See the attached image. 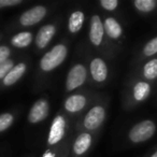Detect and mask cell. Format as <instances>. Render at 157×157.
I'll use <instances>...</instances> for the list:
<instances>
[{"mask_svg":"<svg viewBox=\"0 0 157 157\" xmlns=\"http://www.w3.org/2000/svg\"><path fill=\"white\" fill-rule=\"evenodd\" d=\"M150 157H157V151H155V152L154 153H153V154L152 155H151V156Z\"/></svg>","mask_w":157,"mask_h":157,"instance_id":"484cf974","label":"cell"},{"mask_svg":"<svg viewBox=\"0 0 157 157\" xmlns=\"http://www.w3.org/2000/svg\"><path fill=\"white\" fill-rule=\"evenodd\" d=\"M31 41H33V35L30 33H27V31L20 33L12 38V44L20 48L28 46L31 43Z\"/></svg>","mask_w":157,"mask_h":157,"instance_id":"ac0fdd59","label":"cell"},{"mask_svg":"<svg viewBox=\"0 0 157 157\" xmlns=\"http://www.w3.org/2000/svg\"><path fill=\"white\" fill-rule=\"evenodd\" d=\"M66 126H67V122H66L65 116L61 115V114L55 116L50 127V131H48V145H55L63 139L66 135Z\"/></svg>","mask_w":157,"mask_h":157,"instance_id":"5b68a950","label":"cell"},{"mask_svg":"<svg viewBox=\"0 0 157 157\" xmlns=\"http://www.w3.org/2000/svg\"><path fill=\"white\" fill-rule=\"evenodd\" d=\"M93 143V136L90 132H81L74 140L72 152L75 156H82L90 148Z\"/></svg>","mask_w":157,"mask_h":157,"instance_id":"8fae6325","label":"cell"},{"mask_svg":"<svg viewBox=\"0 0 157 157\" xmlns=\"http://www.w3.org/2000/svg\"><path fill=\"white\" fill-rule=\"evenodd\" d=\"M84 21H85V15L82 11L76 10L72 12L69 16L68 21V29L71 33H78L83 27Z\"/></svg>","mask_w":157,"mask_h":157,"instance_id":"5bb4252c","label":"cell"},{"mask_svg":"<svg viewBox=\"0 0 157 157\" xmlns=\"http://www.w3.org/2000/svg\"><path fill=\"white\" fill-rule=\"evenodd\" d=\"M142 74H143V78L148 81L157 78V58L151 59L144 65Z\"/></svg>","mask_w":157,"mask_h":157,"instance_id":"e0dca14e","label":"cell"},{"mask_svg":"<svg viewBox=\"0 0 157 157\" xmlns=\"http://www.w3.org/2000/svg\"><path fill=\"white\" fill-rule=\"evenodd\" d=\"M26 71V65L24 63H20L16 66H14L11 69V71L6 75V78H3V84L7 86H11L13 84H15L16 82L20 80L23 76V74Z\"/></svg>","mask_w":157,"mask_h":157,"instance_id":"9a60e30c","label":"cell"},{"mask_svg":"<svg viewBox=\"0 0 157 157\" xmlns=\"http://www.w3.org/2000/svg\"><path fill=\"white\" fill-rule=\"evenodd\" d=\"M10 56V50L7 46H0V63L8 60Z\"/></svg>","mask_w":157,"mask_h":157,"instance_id":"cb8c5ba5","label":"cell"},{"mask_svg":"<svg viewBox=\"0 0 157 157\" xmlns=\"http://www.w3.org/2000/svg\"><path fill=\"white\" fill-rule=\"evenodd\" d=\"M87 105V98L82 94H74L69 96L63 102V108L68 113L75 114L81 112Z\"/></svg>","mask_w":157,"mask_h":157,"instance_id":"30bf717a","label":"cell"},{"mask_svg":"<svg viewBox=\"0 0 157 157\" xmlns=\"http://www.w3.org/2000/svg\"><path fill=\"white\" fill-rule=\"evenodd\" d=\"M13 123V115L10 113H5L0 115V131L8 129Z\"/></svg>","mask_w":157,"mask_h":157,"instance_id":"44dd1931","label":"cell"},{"mask_svg":"<svg viewBox=\"0 0 157 157\" xmlns=\"http://www.w3.org/2000/svg\"><path fill=\"white\" fill-rule=\"evenodd\" d=\"M90 71L93 80L95 82H97V83L105 82L108 78V73H109L107 63H105V60L102 58H99V57H95L90 61Z\"/></svg>","mask_w":157,"mask_h":157,"instance_id":"9c48e42d","label":"cell"},{"mask_svg":"<svg viewBox=\"0 0 157 157\" xmlns=\"http://www.w3.org/2000/svg\"><path fill=\"white\" fill-rule=\"evenodd\" d=\"M135 8L141 13H150L157 7L156 0H136L133 1Z\"/></svg>","mask_w":157,"mask_h":157,"instance_id":"d6986e66","label":"cell"},{"mask_svg":"<svg viewBox=\"0 0 157 157\" xmlns=\"http://www.w3.org/2000/svg\"><path fill=\"white\" fill-rule=\"evenodd\" d=\"M46 13H48V10L45 7L37 6V7H33L24 12L20 18V23L23 26H33V25L41 22L45 17Z\"/></svg>","mask_w":157,"mask_h":157,"instance_id":"8992f818","label":"cell"},{"mask_svg":"<svg viewBox=\"0 0 157 157\" xmlns=\"http://www.w3.org/2000/svg\"><path fill=\"white\" fill-rule=\"evenodd\" d=\"M105 109L103 105H94L88 110L83 118V127L88 131L97 130L101 127L105 120Z\"/></svg>","mask_w":157,"mask_h":157,"instance_id":"277c9868","label":"cell"},{"mask_svg":"<svg viewBox=\"0 0 157 157\" xmlns=\"http://www.w3.org/2000/svg\"><path fill=\"white\" fill-rule=\"evenodd\" d=\"M87 78V69L82 63H75L69 70L66 78V90L72 92L85 83Z\"/></svg>","mask_w":157,"mask_h":157,"instance_id":"3957f363","label":"cell"},{"mask_svg":"<svg viewBox=\"0 0 157 157\" xmlns=\"http://www.w3.org/2000/svg\"><path fill=\"white\" fill-rule=\"evenodd\" d=\"M68 55V48L63 43L56 44L54 48L43 55L40 60V68L42 71L50 72L56 69L65 61Z\"/></svg>","mask_w":157,"mask_h":157,"instance_id":"6da1fadb","label":"cell"},{"mask_svg":"<svg viewBox=\"0 0 157 157\" xmlns=\"http://www.w3.org/2000/svg\"><path fill=\"white\" fill-rule=\"evenodd\" d=\"M50 105L46 99H39L33 103L28 114V121L33 124H37L44 121L48 115Z\"/></svg>","mask_w":157,"mask_h":157,"instance_id":"52a82bcc","label":"cell"},{"mask_svg":"<svg viewBox=\"0 0 157 157\" xmlns=\"http://www.w3.org/2000/svg\"><path fill=\"white\" fill-rule=\"evenodd\" d=\"M142 52H143L144 56H147V57L157 54V37L151 39L150 41L144 45Z\"/></svg>","mask_w":157,"mask_h":157,"instance_id":"ffe728a7","label":"cell"},{"mask_svg":"<svg viewBox=\"0 0 157 157\" xmlns=\"http://www.w3.org/2000/svg\"><path fill=\"white\" fill-rule=\"evenodd\" d=\"M14 67V63L12 60L8 59L5 63H0V78H5L6 75L11 71V69Z\"/></svg>","mask_w":157,"mask_h":157,"instance_id":"7402d4cb","label":"cell"},{"mask_svg":"<svg viewBox=\"0 0 157 157\" xmlns=\"http://www.w3.org/2000/svg\"><path fill=\"white\" fill-rule=\"evenodd\" d=\"M99 5L105 11H114L118 7V1L117 0H100Z\"/></svg>","mask_w":157,"mask_h":157,"instance_id":"603a6c76","label":"cell"},{"mask_svg":"<svg viewBox=\"0 0 157 157\" xmlns=\"http://www.w3.org/2000/svg\"><path fill=\"white\" fill-rule=\"evenodd\" d=\"M156 124L151 120H144L131 127L128 138L132 143H142L152 139L156 132Z\"/></svg>","mask_w":157,"mask_h":157,"instance_id":"7a4b0ae2","label":"cell"},{"mask_svg":"<svg viewBox=\"0 0 157 157\" xmlns=\"http://www.w3.org/2000/svg\"><path fill=\"white\" fill-rule=\"evenodd\" d=\"M105 33L111 39H120L123 36V28L121 24L114 17H107L103 22Z\"/></svg>","mask_w":157,"mask_h":157,"instance_id":"4fadbf2b","label":"cell"},{"mask_svg":"<svg viewBox=\"0 0 157 157\" xmlns=\"http://www.w3.org/2000/svg\"><path fill=\"white\" fill-rule=\"evenodd\" d=\"M22 3V0H0V8L3 7H12Z\"/></svg>","mask_w":157,"mask_h":157,"instance_id":"d4e9b609","label":"cell"},{"mask_svg":"<svg viewBox=\"0 0 157 157\" xmlns=\"http://www.w3.org/2000/svg\"><path fill=\"white\" fill-rule=\"evenodd\" d=\"M151 94V85L145 81H140L133 86V99L138 102L144 101Z\"/></svg>","mask_w":157,"mask_h":157,"instance_id":"2e32d148","label":"cell"},{"mask_svg":"<svg viewBox=\"0 0 157 157\" xmlns=\"http://www.w3.org/2000/svg\"><path fill=\"white\" fill-rule=\"evenodd\" d=\"M90 41L93 45L99 46L103 41L105 37V28L103 23L99 15H93L90 18Z\"/></svg>","mask_w":157,"mask_h":157,"instance_id":"ba28073f","label":"cell"},{"mask_svg":"<svg viewBox=\"0 0 157 157\" xmlns=\"http://www.w3.org/2000/svg\"><path fill=\"white\" fill-rule=\"evenodd\" d=\"M56 33V27L55 25L48 24L44 25L43 27L40 28V30L38 31L37 37H36V44L39 48H44L48 45L51 41H52L53 37Z\"/></svg>","mask_w":157,"mask_h":157,"instance_id":"7c38bea8","label":"cell"}]
</instances>
